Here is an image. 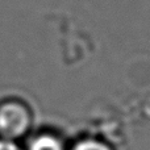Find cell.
Segmentation results:
<instances>
[{
	"label": "cell",
	"instance_id": "3957f363",
	"mask_svg": "<svg viewBox=\"0 0 150 150\" xmlns=\"http://www.w3.org/2000/svg\"><path fill=\"white\" fill-rule=\"evenodd\" d=\"M71 150H111V149L104 142H100V141L93 140V138H87V140H82L79 142H76Z\"/></svg>",
	"mask_w": 150,
	"mask_h": 150
},
{
	"label": "cell",
	"instance_id": "277c9868",
	"mask_svg": "<svg viewBox=\"0 0 150 150\" xmlns=\"http://www.w3.org/2000/svg\"><path fill=\"white\" fill-rule=\"evenodd\" d=\"M0 150H23L15 141L0 137Z\"/></svg>",
	"mask_w": 150,
	"mask_h": 150
},
{
	"label": "cell",
	"instance_id": "7a4b0ae2",
	"mask_svg": "<svg viewBox=\"0 0 150 150\" xmlns=\"http://www.w3.org/2000/svg\"><path fill=\"white\" fill-rule=\"evenodd\" d=\"M28 150H65V148L61 140L54 134L42 133L30 141Z\"/></svg>",
	"mask_w": 150,
	"mask_h": 150
},
{
	"label": "cell",
	"instance_id": "6da1fadb",
	"mask_svg": "<svg viewBox=\"0 0 150 150\" xmlns=\"http://www.w3.org/2000/svg\"><path fill=\"white\" fill-rule=\"evenodd\" d=\"M32 125V113L24 101L7 99L0 101V137L17 140L23 137Z\"/></svg>",
	"mask_w": 150,
	"mask_h": 150
}]
</instances>
